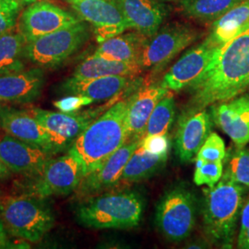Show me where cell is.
Listing matches in <instances>:
<instances>
[{
	"label": "cell",
	"mask_w": 249,
	"mask_h": 249,
	"mask_svg": "<svg viewBox=\"0 0 249 249\" xmlns=\"http://www.w3.org/2000/svg\"><path fill=\"white\" fill-rule=\"evenodd\" d=\"M249 85V28L221 45L187 89L191 100L186 111H197L242 94Z\"/></svg>",
	"instance_id": "6da1fadb"
},
{
	"label": "cell",
	"mask_w": 249,
	"mask_h": 249,
	"mask_svg": "<svg viewBox=\"0 0 249 249\" xmlns=\"http://www.w3.org/2000/svg\"><path fill=\"white\" fill-rule=\"evenodd\" d=\"M129 96L117 100L80 134L68 152L82 162L85 176L96 169L124 143Z\"/></svg>",
	"instance_id": "7a4b0ae2"
},
{
	"label": "cell",
	"mask_w": 249,
	"mask_h": 249,
	"mask_svg": "<svg viewBox=\"0 0 249 249\" xmlns=\"http://www.w3.org/2000/svg\"><path fill=\"white\" fill-rule=\"evenodd\" d=\"M203 228L208 239L223 249H231L247 189L223 174L213 187L205 188Z\"/></svg>",
	"instance_id": "3957f363"
},
{
	"label": "cell",
	"mask_w": 249,
	"mask_h": 249,
	"mask_svg": "<svg viewBox=\"0 0 249 249\" xmlns=\"http://www.w3.org/2000/svg\"><path fill=\"white\" fill-rule=\"evenodd\" d=\"M142 196L134 191H122L80 199L75 218L91 229L126 230L137 227L142 218Z\"/></svg>",
	"instance_id": "277c9868"
},
{
	"label": "cell",
	"mask_w": 249,
	"mask_h": 249,
	"mask_svg": "<svg viewBox=\"0 0 249 249\" xmlns=\"http://www.w3.org/2000/svg\"><path fill=\"white\" fill-rule=\"evenodd\" d=\"M0 217L8 233L30 243H38L55 222L47 198L21 194L0 198Z\"/></svg>",
	"instance_id": "5b68a950"
},
{
	"label": "cell",
	"mask_w": 249,
	"mask_h": 249,
	"mask_svg": "<svg viewBox=\"0 0 249 249\" xmlns=\"http://www.w3.org/2000/svg\"><path fill=\"white\" fill-rule=\"evenodd\" d=\"M89 30L82 20L27 43L24 58L42 69L60 66L89 40Z\"/></svg>",
	"instance_id": "8992f818"
},
{
	"label": "cell",
	"mask_w": 249,
	"mask_h": 249,
	"mask_svg": "<svg viewBox=\"0 0 249 249\" xmlns=\"http://www.w3.org/2000/svg\"><path fill=\"white\" fill-rule=\"evenodd\" d=\"M84 177L85 170L82 162L75 155L67 152L61 157H52L40 174L25 178L24 194L45 198L67 196L77 190Z\"/></svg>",
	"instance_id": "52a82bcc"
},
{
	"label": "cell",
	"mask_w": 249,
	"mask_h": 249,
	"mask_svg": "<svg viewBox=\"0 0 249 249\" xmlns=\"http://www.w3.org/2000/svg\"><path fill=\"white\" fill-rule=\"evenodd\" d=\"M196 220V197L185 187L170 188L157 205L156 225L172 242H181L188 237L194 229Z\"/></svg>",
	"instance_id": "ba28073f"
},
{
	"label": "cell",
	"mask_w": 249,
	"mask_h": 249,
	"mask_svg": "<svg viewBox=\"0 0 249 249\" xmlns=\"http://www.w3.org/2000/svg\"><path fill=\"white\" fill-rule=\"evenodd\" d=\"M110 107L105 106L75 113L53 112L41 108H31L28 112L45 128L51 144L52 154L55 155L69 151L80 134Z\"/></svg>",
	"instance_id": "9c48e42d"
},
{
	"label": "cell",
	"mask_w": 249,
	"mask_h": 249,
	"mask_svg": "<svg viewBox=\"0 0 249 249\" xmlns=\"http://www.w3.org/2000/svg\"><path fill=\"white\" fill-rule=\"evenodd\" d=\"M198 36L194 28L183 23L160 27L154 36L149 38L139 65L142 71H160L178 53L196 42Z\"/></svg>",
	"instance_id": "30bf717a"
},
{
	"label": "cell",
	"mask_w": 249,
	"mask_h": 249,
	"mask_svg": "<svg viewBox=\"0 0 249 249\" xmlns=\"http://www.w3.org/2000/svg\"><path fill=\"white\" fill-rule=\"evenodd\" d=\"M78 17L92 27L99 44L129 29L118 0H66Z\"/></svg>",
	"instance_id": "8fae6325"
},
{
	"label": "cell",
	"mask_w": 249,
	"mask_h": 249,
	"mask_svg": "<svg viewBox=\"0 0 249 249\" xmlns=\"http://www.w3.org/2000/svg\"><path fill=\"white\" fill-rule=\"evenodd\" d=\"M81 21L78 16L45 0L29 4L20 15L18 32L27 43Z\"/></svg>",
	"instance_id": "7c38bea8"
},
{
	"label": "cell",
	"mask_w": 249,
	"mask_h": 249,
	"mask_svg": "<svg viewBox=\"0 0 249 249\" xmlns=\"http://www.w3.org/2000/svg\"><path fill=\"white\" fill-rule=\"evenodd\" d=\"M141 141L124 143L96 169L87 174L75 191L80 199L96 196L120 182L126 162L140 146Z\"/></svg>",
	"instance_id": "4fadbf2b"
},
{
	"label": "cell",
	"mask_w": 249,
	"mask_h": 249,
	"mask_svg": "<svg viewBox=\"0 0 249 249\" xmlns=\"http://www.w3.org/2000/svg\"><path fill=\"white\" fill-rule=\"evenodd\" d=\"M218 47L208 36L199 45L184 53L164 74L160 83L169 90L187 89L204 71Z\"/></svg>",
	"instance_id": "5bb4252c"
},
{
	"label": "cell",
	"mask_w": 249,
	"mask_h": 249,
	"mask_svg": "<svg viewBox=\"0 0 249 249\" xmlns=\"http://www.w3.org/2000/svg\"><path fill=\"white\" fill-rule=\"evenodd\" d=\"M53 156L44 149L9 134L0 136V158L14 174L24 178L35 177L42 172Z\"/></svg>",
	"instance_id": "9a60e30c"
},
{
	"label": "cell",
	"mask_w": 249,
	"mask_h": 249,
	"mask_svg": "<svg viewBox=\"0 0 249 249\" xmlns=\"http://www.w3.org/2000/svg\"><path fill=\"white\" fill-rule=\"evenodd\" d=\"M213 117L208 111H186L180 118L176 136V151L179 160H193L205 141L212 133Z\"/></svg>",
	"instance_id": "2e32d148"
},
{
	"label": "cell",
	"mask_w": 249,
	"mask_h": 249,
	"mask_svg": "<svg viewBox=\"0 0 249 249\" xmlns=\"http://www.w3.org/2000/svg\"><path fill=\"white\" fill-rule=\"evenodd\" d=\"M169 91L161 83H153L139 87L129 96L125 116L126 142L142 140L146 125L154 108Z\"/></svg>",
	"instance_id": "e0dca14e"
},
{
	"label": "cell",
	"mask_w": 249,
	"mask_h": 249,
	"mask_svg": "<svg viewBox=\"0 0 249 249\" xmlns=\"http://www.w3.org/2000/svg\"><path fill=\"white\" fill-rule=\"evenodd\" d=\"M211 115L236 147H245L249 142V94L213 105Z\"/></svg>",
	"instance_id": "ac0fdd59"
},
{
	"label": "cell",
	"mask_w": 249,
	"mask_h": 249,
	"mask_svg": "<svg viewBox=\"0 0 249 249\" xmlns=\"http://www.w3.org/2000/svg\"><path fill=\"white\" fill-rule=\"evenodd\" d=\"M45 83V71L39 67L0 75V102L31 104L41 96Z\"/></svg>",
	"instance_id": "d6986e66"
},
{
	"label": "cell",
	"mask_w": 249,
	"mask_h": 249,
	"mask_svg": "<svg viewBox=\"0 0 249 249\" xmlns=\"http://www.w3.org/2000/svg\"><path fill=\"white\" fill-rule=\"evenodd\" d=\"M139 78L126 76H107L93 79L71 77L61 84L60 90L66 94H78L92 99L93 102L113 100L134 85Z\"/></svg>",
	"instance_id": "ffe728a7"
},
{
	"label": "cell",
	"mask_w": 249,
	"mask_h": 249,
	"mask_svg": "<svg viewBox=\"0 0 249 249\" xmlns=\"http://www.w3.org/2000/svg\"><path fill=\"white\" fill-rule=\"evenodd\" d=\"M0 127L10 136L38 146L52 154L51 144L45 128L28 111L0 105Z\"/></svg>",
	"instance_id": "44dd1931"
},
{
	"label": "cell",
	"mask_w": 249,
	"mask_h": 249,
	"mask_svg": "<svg viewBox=\"0 0 249 249\" xmlns=\"http://www.w3.org/2000/svg\"><path fill=\"white\" fill-rule=\"evenodd\" d=\"M129 29L146 37L154 36L168 14L160 0H118Z\"/></svg>",
	"instance_id": "7402d4cb"
},
{
	"label": "cell",
	"mask_w": 249,
	"mask_h": 249,
	"mask_svg": "<svg viewBox=\"0 0 249 249\" xmlns=\"http://www.w3.org/2000/svg\"><path fill=\"white\" fill-rule=\"evenodd\" d=\"M148 40L149 37L137 31L124 32L100 43L94 53L112 60L139 64Z\"/></svg>",
	"instance_id": "603a6c76"
},
{
	"label": "cell",
	"mask_w": 249,
	"mask_h": 249,
	"mask_svg": "<svg viewBox=\"0 0 249 249\" xmlns=\"http://www.w3.org/2000/svg\"><path fill=\"white\" fill-rule=\"evenodd\" d=\"M138 63L121 62L92 53L77 66L71 77L93 79L107 76L137 77L142 72Z\"/></svg>",
	"instance_id": "cb8c5ba5"
},
{
	"label": "cell",
	"mask_w": 249,
	"mask_h": 249,
	"mask_svg": "<svg viewBox=\"0 0 249 249\" xmlns=\"http://www.w3.org/2000/svg\"><path fill=\"white\" fill-rule=\"evenodd\" d=\"M249 28V0H242L222 17L214 20L209 37L219 46Z\"/></svg>",
	"instance_id": "d4e9b609"
},
{
	"label": "cell",
	"mask_w": 249,
	"mask_h": 249,
	"mask_svg": "<svg viewBox=\"0 0 249 249\" xmlns=\"http://www.w3.org/2000/svg\"><path fill=\"white\" fill-rule=\"evenodd\" d=\"M167 157L168 153H150L143 150L140 144L126 162L120 182L124 184H133L151 178L164 167Z\"/></svg>",
	"instance_id": "484cf974"
},
{
	"label": "cell",
	"mask_w": 249,
	"mask_h": 249,
	"mask_svg": "<svg viewBox=\"0 0 249 249\" xmlns=\"http://www.w3.org/2000/svg\"><path fill=\"white\" fill-rule=\"evenodd\" d=\"M26 44L19 32L12 30L0 36V75L25 69L23 59Z\"/></svg>",
	"instance_id": "4316f807"
},
{
	"label": "cell",
	"mask_w": 249,
	"mask_h": 249,
	"mask_svg": "<svg viewBox=\"0 0 249 249\" xmlns=\"http://www.w3.org/2000/svg\"><path fill=\"white\" fill-rule=\"evenodd\" d=\"M242 0H182L181 9L190 18L201 21H214Z\"/></svg>",
	"instance_id": "83f0119b"
},
{
	"label": "cell",
	"mask_w": 249,
	"mask_h": 249,
	"mask_svg": "<svg viewBox=\"0 0 249 249\" xmlns=\"http://www.w3.org/2000/svg\"><path fill=\"white\" fill-rule=\"evenodd\" d=\"M176 115V101L173 93L168 92L160 99L154 108L146 125L143 138L151 135H167ZM142 138V139H143Z\"/></svg>",
	"instance_id": "f1b7e54d"
},
{
	"label": "cell",
	"mask_w": 249,
	"mask_h": 249,
	"mask_svg": "<svg viewBox=\"0 0 249 249\" xmlns=\"http://www.w3.org/2000/svg\"><path fill=\"white\" fill-rule=\"evenodd\" d=\"M226 166L223 174L233 181L249 188V150L245 147H236L226 153Z\"/></svg>",
	"instance_id": "f546056e"
},
{
	"label": "cell",
	"mask_w": 249,
	"mask_h": 249,
	"mask_svg": "<svg viewBox=\"0 0 249 249\" xmlns=\"http://www.w3.org/2000/svg\"><path fill=\"white\" fill-rule=\"evenodd\" d=\"M195 184L197 186L213 187L223 177V161H206L199 158H195Z\"/></svg>",
	"instance_id": "4dcf8cb0"
},
{
	"label": "cell",
	"mask_w": 249,
	"mask_h": 249,
	"mask_svg": "<svg viewBox=\"0 0 249 249\" xmlns=\"http://www.w3.org/2000/svg\"><path fill=\"white\" fill-rule=\"evenodd\" d=\"M225 157V143L218 134L212 132L196 153L195 158L206 161H223Z\"/></svg>",
	"instance_id": "1f68e13d"
},
{
	"label": "cell",
	"mask_w": 249,
	"mask_h": 249,
	"mask_svg": "<svg viewBox=\"0 0 249 249\" xmlns=\"http://www.w3.org/2000/svg\"><path fill=\"white\" fill-rule=\"evenodd\" d=\"M21 5L18 0H0V36L16 26Z\"/></svg>",
	"instance_id": "d6a6232c"
},
{
	"label": "cell",
	"mask_w": 249,
	"mask_h": 249,
	"mask_svg": "<svg viewBox=\"0 0 249 249\" xmlns=\"http://www.w3.org/2000/svg\"><path fill=\"white\" fill-rule=\"evenodd\" d=\"M93 103L92 99L78 95V94H69V96L57 100L53 103L55 108L63 113H75L80 111V108L87 107Z\"/></svg>",
	"instance_id": "836d02e7"
},
{
	"label": "cell",
	"mask_w": 249,
	"mask_h": 249,
	"mask_svg": "<svg viewBox=\"0 0 249 249\" xmlns=\"http://www.w3.org/2000/svg\"><path fill=\"white\" fill-rule=\"evenodd\" d=\"M169 141L166 135L146 136L141 141V147L152 154H165L169 151Z\"/></svg>",
	"instance_id": "e575fe53"
},
{
	"label": "cell",
	"mask_w": 249,
	"mask_h": 249,
	"mask_svg": "<svg viewBox=\"0 0 249 249\" xmlns=\"http://www.w3.org/2000/svg\"><path fill=\"white\" fill-rule=\"evenodd\" d=\"M249 231V198L243 206L240 215V230L238 237L245 235Z\"/></svg>",
	"instance_id": "d590c367"
},
{
	"label": "cell",
	"mask_w": 249,
	"mask_h": 249,
	"mask_svg": "<svg viewBox=\"0 0 249 249\" xmlns=\"http://www.w3.org/2000/svg\"><path fill=\"white\" fill-rule=\"evenodd\" d=\"M8 231L5 228V225L0 217V249H9L10 241L8 237Z\"/></svg>",
	"instance_id": "8d00e7d4"
},
{
	"label": "cell",
	"mask_w": 249,
	"mask_h": 249,
	"mask_svg": "<svg viewBox=\"0 0 249 249\" xmlns=\"http://www.w3.org/2000/svg\"><path fill=\"white\" fill-rule=\"evenodd\" d=\"M11 171L8 168V166L4 163V161L0 158V180H6L10 178Z\"/></svg>",
	"instance_id": "74e56055"
},
{
	"label": "cell",
	"mask_w": 249,
	"mask_h": 249,
	"mask_svg": "<svg viewBox=\"0 0 249 249\" xmlns=\"http://www.w3.org/2000/svg\"><path fill=\"white\" fill-rule=\"evenodd\" d=\"M237 246L239 249H249V231L245 235L238 237Z\"/></svg>",
	"instance_id": "f35d334b"
},
{
	"label": "cell",
	"mask_w": 249,
	"mask_h": 249,
	"mask_svg": "<svg viewBox=\"0 0 249 249\" xmlns=\"http://www.w3.org/2000/svg\"><path fill=\"white\" fill-rule=\"evenodd\" d=\"M21 4H32V3H34V2H36V1H38V0H18Z\"/></svg>",
	"instance_id": "ab89813d"
},
{
	"label": "cell",
	"mask_w": 249,
	"mask_h": 249,
	"mask_svg": "<svg viewBox=\"0 0 249 249\" xmlns=\"http://www.w3.org/2000/svg\"><path fill=\"white\" fill-rule=\"evenodd\" d=\"M161 2H163V3H167V2H180V1H182V0H160Z\"/></svg>",
	"instance_id": "60d3db41"
},
{
	"label": "cell",
	"mask_w": 249,
	"mask_h": 249,
	"mask_svg": "<svg viewBox=\"0 0 249 249\" xmlns=\"http://www.w3.org/2000/svg\"><path fill=\"white\" fill-rule=\"evenodd\" d=\"M0 194H1V190H0Z\"/></svg>",
	"instance_id": "b9f144b4"
}]
</instances>
